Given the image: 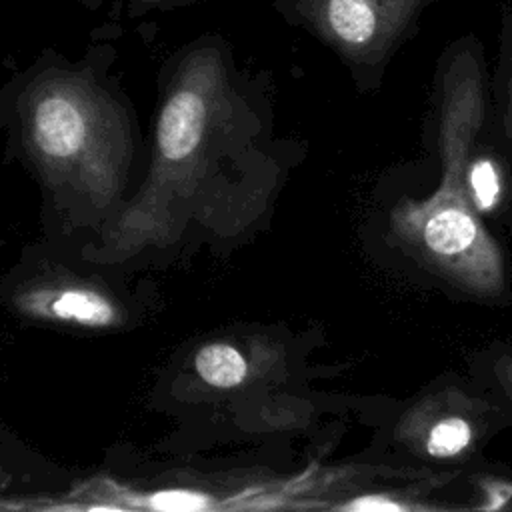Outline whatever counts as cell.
<instances>
[{
	"label": "cell",
	"instance_id": "cell-1",
	"mask_svg": "<svg viewBox=\"0 0 512 512\" xmlns=\"http://www.w3.org/2000/svg\"><path fill=\"white\" fill-rule=\"evenodd\" d=\"M256 126L228 42L206 36L178 58L154 124L148 174L104 228L92 260L120 262L180 238L188 220L224 232L230 198L216 186L238 136Z\"/></svg>",
	"mask_w": 512,
	"mask_h": 512
},
{
	"label": "cell",
	"instance_id": "cell-2",
	"mask_svg": "<svg viewBox=\"0 0 512 512\" xmlns=\"http://www.w3.org/2000/svg\"><path fill=\"white\" fill-rule=\"evenodd\" d=\"M442 180L426 200L402 198L390 228L404 250L448 284L496 298L506 288L500 246L470 204L464 170L486 116L484 44L474 34L452 40L436 68Z\"/></svg>",
	"mask_w": 512,
	"mask_h": 512
},
{
	"label": "cell",
	"instance_id": "cell-3",
	"mask_svg": "<svg viewBox=\"0 0 512 512\" xmlns=\"http://www.w3.org/2000/svg\"><path fill=\"white\" fill-rule=\"evenodd\" d=\"M18 112L42 182L96 216L116 214L134 156L122 102L84 70L50 68L26 84Z\"/></svg>",
	"mask_w": 512,
	"mask_h": 512
},
{
	"label": "cell",
	"instance_id": "cell-4",
	"mask_svg": "<svg viewBox=\"0 0 512 512\" xmlns=\"http://www.w3.org/2000/svg\"><path fill=\"white\" fill-rule=\"evenodd\" d=\"M446 0H272L276 14L332 50L358 82H374L420 18Z\"/></svg>",
	"mask_w": 512,
	"mask_h": 512
},
{
	"label": "cell",
	"instance_id": "cell-5",
	"mask_svg": "<svg viewBox=\"0 0 512 512\" xmlns=\"http://www.w3.org/2000/svg\"><path fill=\"white\" fill-rule=\"evenodd\" d=\"M12 308L28 320L84 330H114L126 324V308L106 284L66 270L44 272L18 284Z\"/></svg>",
	"mask_w": 512,
	"mask_h": 512
},
{
	"label": "cell",
	"instance_id": "cell-6",
	"mask_svg": "<svg viewBox=\"0 0 512 512\" xmlns=\"http://www.w3.org/2000/svg\"><path fill=\"white\" fill-rule=\"evenodd\" d=\"M430 416L426 426L416 422L414 428H408L422 454L436 460H452L472 448L476 426L468 416L452 410H432Z\"/></svg>",
	"mask_w": 512,
	"mask_h": 512
},
{
	"label": "cell",
	"instance_id": "cell-7",
	"mask_svg": "<svg viewBox=\"0 0 512 512\" xmlns=\"http://www.w3.org/2000/svg\"><path fill=\"white\" fill-rule=\"evenodd\" d=\"M192 370L212 390H234L248 380L250 362L232 342L212 340L194 352Z\"/></svg>",
	"mask_w": 512,
	"mask_h": 512
},
{
	"label": "cell",
	"instance_id": "cell-8",
	"mask_svg": "<svg viewBox=\"0 0 512 512\" xmlns=\"http://www.w3.org/2000/svg\"><path fill=\"white\" fill-rule=\"evenodd\" d=\"M464 180H466V192H468L470 204L478 216L490 214L500 206L504 182H502V170L492 156L472 158L470 154L464 170Z\"/></svg>",
	"mask_w": 512,
	"mask_h": 512
},
{
	"label": "cell",
	"instance_id": "cell-9",
	"mask_svg": "<svg viewBox=\"0 0 512 512\" xmlns=\"http://www.w3.org/2000/svg\"><path fill=\"white\" fill-rule=\"evenodd\" d=\"M500 92L504 102V122L512 134V2L504 0L502 6V32H500Z\"/></svg>",
	"mask_w": 512,
	"mask_h": 512
},
{
	"label": "cell",
	"instance_id": "cell-10",
	"mask_svg": "<svg viewBox=\"0 0 512 512\" xmlns=\"http://www.w3.org/2000/svg\"><path fill=\"white\" fill-rule=\"evenodd\" d=\"M496 378L508 400H512V356H506L496 364Z\"/></svg>",
	"mask_w": 512,
	"mask_h": 512
},
{
	"label": "cell",
	"instance_id": "cell-11",
	"mask_svg": "<svg viewBox=\"0 0 512 512\" xmlns=\"http://www.w3.org/2000/svg\"><path fill=\"white\" fill-rule=\"evenodd\" d=\"M348 508L352 510H402V504H396L394 500H374V498H366V500H356L352 504H348Z\"/></svg>",
	"mask_w": 512,
	"mask_h": 512
},
{
	"label": "cell",
	"instance_id": "cell-12",
	"mask_svg": "<svg viewBox=\"0 0 512 512\" xmlns=\"http://www.w3.org/2000/svg\"><path fill=\"white\" fill-rule=\"evenodd\" d=\"M510 2H512V0H510Z\"/></svg>",
	"mask_w": 512,
	"mask_h": 512
}]
</instances>
